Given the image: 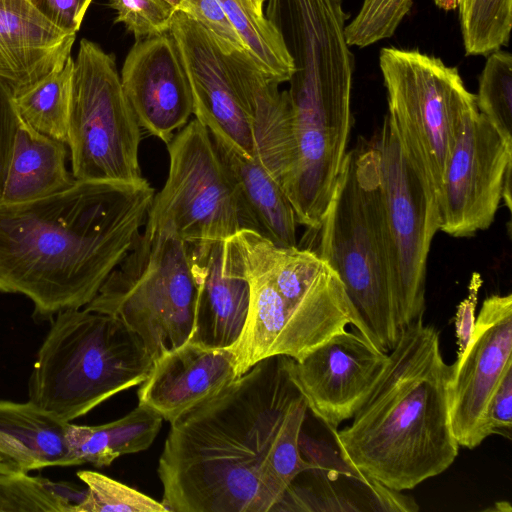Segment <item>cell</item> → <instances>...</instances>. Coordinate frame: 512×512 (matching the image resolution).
Segmentation results:
<instances>
[{
    "label": "cell",
    "mask_w": 512,
    "mask_h": 512,
    "mask_svg": "<svg viewBox=\"0 0 512 512\" xmlns=\"http://www.w3.org/2000/svg\"><path fill=\"white\" fill-rule=\"evenodd\" d=\"M437 7L445 11L458 8V0H433Z\"/></svg>",
    "instance_id": "f35d334b"
},
{
    "label": "cell",
    "mask_w": 512,
    "mask_h": 512,
    "mask_svg": "<svg viewBox=\"0 0 512 512\" xmlns=\"http://www.w3.org/2000/svg\"><path fill=\"white\" fill-rule=\"evenodd\" d=\"M73 505L57 484L0 459V512H71Z\"/></svg>",
    "instance_id": "4316f807"
},
{
    "label": "cell",
    "mask_w": 512,
    "mask_h": 512,
    "mask_svg": "<svg viewBox=\"0 0 512 512\" xmlns=\"http://www.w3.org/2000/svg\"><path fill=\"white\" fill-rule=\"evenodd\" d=\"M216 150L236 179L260 234L282 247L297 246V218L280 185L261 163L212 137Z\"/></svg>",
    "instance_id": "603a6c76"
},
{
    "label": "cell",
    "mask_w": 512,
    "mask_h": 512,
    "mask_svg": "<svg viewBox=\"0 0 512 512\" xmlns=\"http://www.w3.org/2000/svg\"><path fill=\"white\" fill-rule=\"evenodd\" d=\"M469 2V0H458V9L461 10L465 7V5Z\"/></svg>",
    "instance_id": "7bdbcfd3"
},
{
    "label": "cell",
    "mask_w": 512,
    "mask_h": 512,
    "mask_svg": "<svg viewBox=\"0 0 512 512\" xmlns=\"http://www.w3.org/2000/svg\"><path fill=\"white\" fill-rule=\"evenodd\" d=\"M379 66L387 115L404 150L439 198L463 125L478 110L475 94L468 91L456 67L417 49L383 48Z\"/></svg>",
    "instance_id": "ba28073f"
},
{
    "label": "cell",
    "mask_w": 512,
    "mask_h": 512,
    "mask_svg": "<svg viewBox=\"0 0 512 512\" xmlns=\"http://www.w3.org/2000/svg\"><path fill=\"white\" fill-rule=\"evenodd\" d=\"M286 356L265 358L175 421L158 476L172 512L274 511L303 472L299 449L307 404Z\"/></svg>",
    "instance_id": "6da1fadb"
},
{
    "label": "cell",
    "mask_w": 512,
    "mask_h": 512,
    "mask_svg": "<svg viewBox=\"0 0 512 512\" xmlns=\"http://www.w3.org/2000/svg\"><path fill=\"white\" fill-rule=\"evenodd\" d=\"M459 18L465 54L489 55L509 43L512 0H469Z\"/></svg>",
    "instance_id": "f1b7e54d"
},
{
    "label": "cell",
    "mask_w": 512,
    "mask_h": 512,
    "mask_svg": "<svg viewBox=\"0 0 512 512\" xmlns=\"http://www.w3.org/2000/svg\"><path fill=\"white\" fill-rule=\"evenodd\" d=\"M258 242L270 273L259 293V322L275 353L301 360L347 325L373 343L338 274L321 257L260 233Z\"/></svg>",
    "instance_id": "52a82bcc"
},
{
    "label": "cell",
    "mask_w": 512,
    "mask_h": 512,
    "mask_svg": "<svg viewBox=\"0 0 512 512\" xmlns=\"http://www.w3.org/2000/svg\"><path fill=\"white\" fill-rule=\"evenodd\" d=\"M168 175L154 194L146 227L173 230L185 243L219 241L242 230L260 233L241 189L196 118L170 140Z\"/></svg>",
    "instance_id": "30bf717a"
},
{
    "label": "cell",
    "mask_w": 512,
    "mask_h": 512,
    "mask_svg": "<svg viewBox=\"0 0 512 512\" xmlns=\"http://www.w3.org/2000/svg\"><path fill=\"white\" fill-rule=\"evenodd\" d=\"M388 356L351 425L332 434L346 461L401 492L443 473L458 455L449 418L454 363L444 361L439 332L423 317L401 329Z\"/></svg>",
    "instance_id": "3957f363"
},
{
    "label": "cell",
    "mask_w": 512,
    "mask_h": 512,
    "mask_svg": "<svg viewBox=\"0 0 512 512\" xmlns=\"http://www.w3.org/2000/svg\"><path fill=\"white\" fill-rule=\"evenodd\" d=\"M489 435L511 439L512 430V368L508 369L494 392L486 414Z\"/></svg>",
    "instance_id": "d590c367"
},
{
    "label": "cell",
    "mask_w": 512,
    "mask_h": 512,
    "mask_svg": "<svg viewBox=\"0 0 512 512\" xmlns=\"http://www.w3.org/2000/svg\"><path fill=\"white\" fill-rule=\"evenodd\" d=\"M75 37L30 0H0V80L18 96L65 65Z\"/></svg>",
    "instance_id": "d6986e66"
},
{
    "label": "cell",
    "mask_w": 512,
    "mask_h": 512,
    "mask_svg": "<svg viewBox=\"0 0 512 512\" xmlns=\"http://www.w3.org/2000/svg\"><path fill=\"white\" fill-rule=\"evenodd\" d=\"M72 56L65 65L14 97L21 118L36 131L66 143L71 81Z\"/></svg>",
    "instance_id": "484cf974"
},
{
    "label": "cell",
    "mask_w": 512,
    "mask_h": 512,
    "mask_svg": "<svg viewBox=\"0 0 512 512\" xmlns=\"http://www.w3.org/2000/svg\"><path fill=\"white\" fill-rule=\"evenodd\" d=\"M511 173L512 146L474 111L463 125L445 171L438 198L439 230L453 237H470L488 229Z\"/></svg>",
    "instance_id": "7c38bea8"
},
{
    "label": "cell",
    "mask_w": 512,
    "mask_h": 512,
    "mask_svg": "<svg viewBox=\"0 0 512 512\" xmlns=\"http://www.w3.org/2000/svg\"><path fill=\"white\" fill-rule=\"evenodd\" d=\"M238 80L249 116L255 158L286 191L295 166L292 106L287 90L246 51L225 52Z\"/></svg>",
    "instance_id": "ffe728a7"
},
{
    "label": "cell",
    "mask_w": 512,
    "mask_h": 512,
    "mask_svg": "<svg viewBox=\"0 0 512 512\" xmlns=\"http://www.w3.org/2000/svg\"><path fill=\"white\" fill-rule=\"evenodd\" d=\"M315 232L313 251L338 274L373 343L389 353L401 326L375 139L359 138L348 150Z\"/></svg>",
    "instance_id": "277c9868"
},
{
    "label": "cell",
    "mask_w": 512,
    "mask_h": 512,
    "mask_svg": "<svg viewBox=\"0 0 512 512\" xmlns=\"http://www.w3.org/2000/svg\"><path fill=\"white\" fill-rule=\"evenodd\" d=\"M169 32L189 79L195 118L212 137L254 158L251 122L225 52L202 26L181 12H176Z\"/></svg>",
    "instance_id": "9a60e30c"
},
{
    "label": "cell",
    "mask_w": 512,
    "mask_h": 512,
    "mask_svg": "<svg viewBox=\"0 0 512 512\" xmlns=\"http://www.w3.org/2000/svg\"><path fill=\"white\" fill-rule=\"evenodd\" d=\"M121 84L141 128L168 144L193 114V97L170 32L137 40L123 63Z\"/></svg>",
    "instance_id": "2e32d148"
},
{
    "label": "cell",
    "mask_w": 512,
    "mask_h": 512,
    "mask_svg": "<svg viewBox=\"0 0 512 512\" xmlns=\"http://www.w3.org/2000/svg\"><path fill=\"white\" fill-rule=\"evenodd\" d=\"M87 492L71 512H168L162 502L101 473L82 470Z\"/></svg>",
    "instance_id": "4dcf8cb0"
},
{
    "label": "cell",
    "mask_w": 512,
    "mask_h": 512,
    "mask_svg": "<svg viewBox=\"0 0 512 512\" xmlns=\"http://www.w3.org/2000/svg\"><path fill=\"white\" fill-rule=\"evenodd\" d=\"M412 5L413 0H363L354 19L345 26L348 45L365 48L390 38Z\"/></svg>",
    "instance_id": "1f68e13d"
},
{
    "label": "cell",
    "mask_w": 512,
    "mask_h": 512,
    "mask_svg": "<svg viewBox=\"0 0 512 512\" xmlns=\"http://www.w3.org/2000/svg\"><path fill=\"white\" fill-rule=\"evenodd\" d=\"M140 184L77 181L58 193L0 202V292L39 317L84 308L132 248L154 197Z\"/></svg>",
    "instance_id": "7a4b0ae2"
},
{
    "label": "cell",
    "mask_w": 512,
    "mask_h": 512,
    "mask_svg": "<svg viewBox=\"0 0 512 512\" xmlns=\"http://www.w3.org/2000/svg\"><path fill=\"white\" fill-rule=\"evenodd\" d=\"M195 292L187 244L171 229L145 226L84 309L119 319L154 361L190 340Z\"/></svg>",
    "instance_id": "8992f818"
},
{
    "label": "cell",
    "mask_w": 512,
    "mask_h": 512,
    "mask_svg": "<svg viewBox=\"0 0 512 512\" xmlns=\"http://www.w3.org/2000/svg\"><path fill=\"white\" fill-rule=\"evenodd\" d=\"M299 449L302 456L315 464L319 473L325 474L328 480H334L339 475L355 479L362 484L370 494L376 510L382 511H416V502L401 492L387 488L380 482L364 474L346 461L338 450L329 444L309 437L301 432Z\"/></svg>",
    "instance_id": "83f0119b"
},
{
    "label": "cell",
    "mask_w": 512,
    "mask_h": 512,
    "mask_svg": "<svg viewBox=\"0 0 512 512\" xmlns=\"http://www.w3.org/2000/svg\"><path fill=\"white\" fill-rule=\"evenodd\" d=\"M483 280L478 272H474L471 275L468 284V294L459 303L454 319L455 334L457 338L458 352L457 358L459 359L471 338L474 325H475V311L478 303V295L482 286Z\"/></svg>",
    "instance_id": "74e56055"
},
{
    "label": "cell",
    "mask_w": 512,
    "mask_h": 512,
    "mask_svg": "<svg viewBox=\"0 0 512 512\" xmlns=\"http://www.w3.org/2000/svg\"><path fill=\"white\" fill-rule=\"evenodd\" d=\"M69 424L30 400H0V459L26 472L76 466L66 437Z\"/></svg>",
    "instance_id": "44dd1931"
},
{
    "label": "cell",
    "mask_w": 512,
    "mask_h": 512,
    "mask_svg": "<svg viewBox=\"0 0 512 512\" xmlns=\"http://www.w3.org/2000/svg\"><path fill=\"white\" fill-rule=\"evenodd\" d=\"M233 353L188 340L153 361L138 389V400L173 422L237 378Z\"/></svg>",
    "instance_id": "ac0fdd59"
},
{
    "label": "cell",
    "mask_w": 512,
    "mask_h": 512,
    "mask_svg": "<svg viewBox=\"0 0 512 512\" xmlns=\"http://www.w3.org/2000/svg\"><path fill=\"white\" fill-rule=\"evenodd\" d=\"M21 122L14 95L0 80V199Z\"/></svg>",
    "instance_id": "e575fe53"
},
{
    "label": "cell",
    "mask_w": 512,
    "mask_h": 512,
    "mask_svg": "<svg viewBox=\"0 0 512 512\" xmlns=\"http://www.w3.org/2000/svg\"><path fill=\"white\" fill-rule=\"evenodd\" d=\"M195 284L190 341L229 348L240 337L249 309V284L233 237L186 243Z\"/></svg>",
    "instance_id": "e0dca14e"
},
{
    "label": "cell",
    "mask_w": 512,
    "mask_h": 512,
    "mask_svg": "<svg viewBox=\"0 0 512 512\" xmlns=\"http://www.w3.org/2000/svg\"><path fill=\"white\" fill-rule=\"evenodd\" d=\"M389 363L383 352L358 330H345L301 360L286 356L288 376L331 433L353 418Z\"/></svg>",
    "instance_id": "4fadbf2b"
},
{
    "label": "cell",
    "mask_w": 512,
    "mask_h": 512,
    "mask_svg": "<svg viewBox=\"0 0 512 512\" xmlns=\"http://www.w3.org/2000/svg\"><path fill=\"white\" fill-rule=\"evenodd\" d=\"M217 1L259 67L280 84L288 82L293 73L292 60L266 16L256 12L251 0Z\"/></svg>",
    "instance_id": "d4e9b609"
},
{
    "label": "cell",
    "mask_w": 512,
    "mask_h": 512,
    "mask_svg": "<svg viewBox=\"0 0 512 512\" xmlns=\"http://www.w3.org/2000/svg\"><path fill=\"white\" fill-rule=\"evenodd\" d=\"M375 140L402 329L424 315L427 260L440 228L438 198L404 150L388 115Z\"/></svg>",
    "instance_id": "8fae6325"
},
{
    "label": "cell",
    "mask_w": 512,
    "mask_h": 512,
    "mask_svg": "<svg viewBox=\"0 0 512 512\" xmlns=\"http://www.w3.org/2000/svg\"><path fill=\"white\" fill-rule=\"evenodd\" d=\"M166 1L169 4H171L174 7V9L177 11L181 0H166Z\"/></svg>",
    "instance_id": "b9f144b4"
},
{
    "label": "cell",
    "mask_w": 512,
    "mask_h": 512,
    "mask_svg": "<svg viewBox=\"0 0 512 512\" xmlns=\"http://www.w3.org/2000/svg\"><path fill=\"white\" fill-rule=\"evenodd\" d=\"M58 28L76 34L93 0H30Z\"/></svg>",
    "instance_id": "8d00e7d4"
},
{
    "label": "cell",
    "mask_w": 512,
    "mask_h": 512,
    "mask_svg": "<svg viewBox=\"0 0 512 512\" xmlns=\"http://www.w3.org/2000/svg\"><path fill=\"white\" fill-rule=\"evenodd\" d=\"M478 111L512 146V56L504 50L489 54L475 95Z\"/></svg>",
    "instance_id": "f546056e"
},
{
    "label": "cell",
    "mask_w": 512,
    "mask_h": 512,
    "mask_svg": "<svg viewBox=\"0 0 512 512\" xmlns=\"http://www.w3.org/2000/svg\"><path fill=\"white\" fill-rule=\"evenodd\" d=\"M153 360L116 317L81 309L55 315L29 379V400L67 422L140 385Z\"/></svg>",
    "instance_id": "5b68a950"
},
{
    "label": "cell",
    "mask_w": 512,
    "mask_h": 512,
    "mask_svg": "<svg viewBox=\"0 0 512 512\" xmlns=\"http://www.w3.org/2000/svg\"><path fill=\"white\" fill-rule=\"evenodd\" d=\"M512 295H491L481 306L463 355L454 361L449 418L459 446L474 449L489 435L486 414L502 378L512 368Z\"/></svg>",
    "instance_id": "5bb4252c"
},
{
    "label": "cell",
    "mask_w": 512,
    "mask_h": 512,
    "mask_svg": "<svg viewBox=\"0 0 512 512\" xmlns=\"http://www.w3.org/2000/svg\"><path fill=\"white\" fill-rule=\"evenodd\" d=\"M181 12L202 26L224 52L246 51L237 30L217 0H181Z\"/></svg>",
    "instance_id": "836d02e7"
},
{
    "label": "cell",
    "mask_w": 512,
    "mask_h": 512,
    "mask_svg": "<svg viewBox=\"0 0 512 512\" xmlns=\"http://www.w3.org/2000/svg\"><path fill=\"white\" fill-rule=\"evenodd\" d=\"M487 511H499V512H510L512 510L511 505L507 501H499L494 504V507L487 508Z\"/></svg>",
    "instance_id": "ab89813d"
},
{
    "label": "cell",
    "mask_w": 512,
    "mask_h": 512,
    "mask_svg": "<svg viewBox=\"0 0 512 512\" xmlns=\"http://www.w3.org/2000/svg\"><path fill=\"white\" fill-rule=\"evenodd\" d=\"M116 23H123L136 40L169 32L176 14L166 0H109Z\"/></svg>",
    "instance_id": "d6a6232c"
},
{
    "label": "cell",
    "mask_w": 512,
    "mask_h": 512,
    "mask_svg": "<svg viewBox=\"0 0 512 512\" xmlns=\"http://www.w3.org/2000/svg\"><path fill=\"white\" fill-rule=\"evenodd\" d=\"M66 145L21 118L0 202L31 201L71 187L76 180L66 168Z\"/></svg>",
    "instance_id": "7402d4cb"
},
{
    "label": "cell",
    "mask_w": 512,
    "mask_h": 512,
    "mask_svg": "<svg viewBox=\"0 0 512 512\" xmlns=\"http://www.w3.org/2000/svg\"><path fill=\"white\" fill-rule=\"evenodd\" d=\"M141 127L125 96L113 54L80 41L67 123L72 175L77 181L140 184Z\"/></svg>",
    "instance_id": "9c48e42d"
},
{
    "label": "cell",
    "mask_w": 512,
    "mask_h": 512,
    "mask_svg": "<svg viewBox=\"0 0 512 512\" xmlns=\"http://www.w3.org/2000/svg\"><path fill=\"white\" fill-rule=\"evenodd\" d=\"M265 2H266V0H251L253 7L255 8L256 12L259 15H265L263 13V5Z\"/></svg>",
    "instance_id": "60d3db41"
},
{
    "label": "cell",
    "mask_w": 512,
    "mask_h": 512,
    "mask_svg": "<svg viewBox=\"0 0 512 512\" xmlns=\"http://www.w3.org/2000/svg\"><path fill=\"white\" fill-rule=\"evenodd\" d=\"M163 418L144 404L125 416L100 425L70 422L67 442L76 466H109L118 457L148 449L158 435Z\"/></svg>",
    "instance_id": "cb8c5ba5"
}]
</instances>
